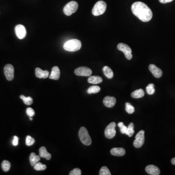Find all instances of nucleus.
<instances>
[{
    "label": "nucleus",
    "instance_id": "f257e3e1",
    "mask_svg": "<svg viewBox=\"0 0 175 175\" xmlns=\"http://www.w3.org/2000/svg\"><path fill=\"white\" fill-rule=\"evenodd\" d=\"M131 10L134 15L142 22H149L152 18V12L150 8L141 2H136L132 4Z\"/></svg>",
    "mask_w": 175,
    "mask_h": 175
},
{
    "label": "nucleus",
    "instance_id": "f03ea898",
    "mask_svg": "<svg viewBox=\"0 0 175 175\" xmlns=\"http://www.w3.org/2000/svg\"><path fill=\"white\" fill-rule=\"evenodd\" d=\"M82 46L81 42L77 39H70L66 42L63 48L69 52H76L80 49Z\"/></svg>",
    "mask_w": 175,
    "mask_h": 175
},
{
    "label": "nucleus",
    "instance_id": "7ed1b4c3",
    "mask_svg": "<svg viewBox=\"0 0 175 175\" xmlns=\"http://www.w3.org/2000/svg\"><path fill=\"white\" fill-rule=\"evenodd\" d=\"M78 136L82 144L85 145H89L92 144V139L87 129L84 127H82L80 129Z\"/></svg>",
    "mask_w": 175,
    "mask_h": 175
},
{
    "label": "nucleus",
    "instance_id": "20e7f679",
    "mask_svg": "<svg viewBox=\"0 0 175 175\" xmlns=\"http://www.w3.org/2000/svg\"><path fill=\"white\" fill-rule=\"evenodd\" d=\"M107 4L103 1L97 2L93 6L92 10V14L95 16L101 15L106 11Z\"/></svg>",
    "mask_w": 175,
    "mask_h": 175
},
{
    "label": "nucleus",
    "instance_id": "39448f33",
    "mask_svg": "<svg viewBox=\"0 0 175 175\" xmlns=\"http://www.w3.org/2000/svg\"><path fill=\"white\" fill-rule=\"evenodd\" d=\"M78 4L76 1H71L64 6L63 12L66 15L71 16L77 11L78 9Z\"/></svg>",
    "mask_w": 175,
    "mask_h": 175
},
{
    "label": "nucleus",
    "instance_id": "423d86ee",
    "mask_svg": "<svg viewBox=\"0 0 175 175\" xmlns=\"http://www.w3.org/2000/svg\"><path fill=\"white\" fill-rule=\"evenodd\" d=\"M116 124L115 122H111L106 127L105 130V135L107 138L111 139L114 138L116 135Z\"/></svg>",
    "mask_w": 175,
    "mask_h": 175
},
{
    "label": "nucleus",
    "instance_id": "0eeeda50",
    "mask_svg": "<svg viewBox=\"0 0 175 175\" xmlns=\"http://www.w3.org/2000/svg\"><path fill=\"white\" fill-rule=\"evenodd\" d=\"M117 49L124 53L127 59L130 60L132 58V50L127 44L123 43H119L117 46Z\"/></svg>",
    "mask_w": 175,
    "mask_h": 175
},
{
    "label": "nucleus",
    "instance_id": "6e6552de",
    "mask_svg": "<svg viewBox=\"0 0 175 175\" xmlns=\"http://www.w3.org/2000/svg\"><path fill=\"white\" fill-rule=\"evenodd\" d=\"M145 142V131L140 130L135 136L133 145L136 148H140L143 145Z\"/></svg>",
    "mask_w": 175,
    "mask_h": 175
},
{
    "label": "nucleus",
    "instance_id": "1a4fd4ad",
    "mask_svg": "<svg viewBox=\"0 0 175 175\" xmlns=\"http://www.w3.org/2000/svg\"><path fill=\"white\" fill-rule=\"evenodd\" d=\"M74 73L78 76H82V77H89L92 74V71L91 69L87 67H80L77 68Z\"/></svg>",
    "mask_w": 175,
    "mask_h": 175
},
{
    "label": "nucleus",
    "instance_id": "9d476101",
    "mask_svg": "<svg viewBox=\"0 0 175 175\" xmlns=\"http://www.w3.org/2000/svg\"><path fill=\"white\" fill-rule=\"evenodd\" d=\"M4 73L8 80H12L14 77V67L10 64H6L4 67Z\"/></svg>",
    "mask_w": 175,
    "mask_h": 175
},
{
    "label": "nucleus",
    "instance_id": "9b49d317",
    "mask_svg": "<svg viewBox=\"0 0 175 175\" xmlns=\"http://www.w3.org/2000/svg\"><path fill=\"white\" fill-rule=\"evenodd\" d=\"M15 31L17 37L19 39H24L27 35V30L25 27L22 24H18L15 28Z\"/></svg>",
    "mask_w": 175,
    "mask_h": 175
},
{
    "label": "nucleus",
    "instance_id": "f8f14e48",
    "mask_svg": "<svg viewBox=\"0 0 175 175\" xmlns=\"http://www.w3.org/2000/svg\"><path fill=\"white\" fill-rule=\"evenodd\" d=\"M149 70L153 75L156 78H160L163 75V72L161 70L157 67L155 65L150 64L149 66Z\"/></svg>",
    "mask_w": 175,
    "mask_h": 175
},
{
    "label": "nucleus",
    "instance_id": "ddd939ff",
    "mask_svg": "<svg viewBox=\"0 0 175 175\" xmlns=\"http://www.w3.org/2000/svg\"><path fill=\"white\" fill-rule=\"evenodd\" d=\"M116 100L114 97L107 96L103 99V103L105 106L108 108L114 107L116 104Z\"/></svg>",
    "mask_w": 175,
    "mask_h": 175
},
{
    "label": "nucleus",
    "instance_id": "4468645a",
    "mask_svg": "<svg viewBox=\"0 0 175 175\" xmlns=\"http://www.w3.org/2000/svg\"><path fill=\"white\" fill-rule=\"evenodd\" d=\"M145 171L150 175H159L160 174V170L159 168L154 165H149L146 166Z\"/></svg>",
    "mask_w": 175,
    "mask_h": 175
},
{
    "label": "nucleus",
    "instance_id": "2eb2a0df",
    "mask_svg": "<svg viewBox=\"0 0 175 175\" xmlns=\"http://www.w3.org/2000/svg\"><path fill=\"white\" fill-rule=\"evenodd\" d=\"M61 72L58 66L53 67L52 72L49 76L50 79L53 80H58L60 77Z\"/></svg>",
    "mask_w": 175,
    "mask_h": 175
},
{
    "label": "nucleus",
    "instance_id": "dca6fc26",
    "mask_svg": "<svg viewBox=\"0 0 175 175\" xmlns=\"http://www.w3.org/2000/svg\"><path fill=\"white\" fill-rule=\"evenodd\" d=\"M36 76L38 78H46L49 75L48 71H43L40 68H37L35 70Z\"/></svg>",
    "mask_w": 175,
    "mask_h": 175
},
{
    "label": "nucleus",
    "instance_id": "f3484780",
    "mask_svg": "<svg viewBox=\"0 0 175 175\" xmlns=\"http://www.w3.org/2000/svg\"><path fill=\"white\" fill-rule=\"evenodd\" d=\"M111 153L113 156L121 157L125 155L126 151L125 149H123V148H115L111 149Z\"/></svg>",
    "mask_w": 175,
    "mask_h": 175
},
{
    "label": "nucleus",
    "instance_id": "a211bd4d",
    "mask_svg": "<svg viewBox=\"0 0 175 175\" xmlns=\"http://www.w3.org/2000/svg\"><path fill=\"white\" fill-rule=\"evenodd\" d=\"M39 156L42 158H45L47 160H50L52 158V155L48 152L47 149L44 146H42L39 148Z\"/></svg>",
    "mask_w": 175,
    "mask_h": 175
},
{
    "label": "nucleus",
    "instance_id": "6ab92c4d",
    "mask_svg": "<svg viewBox=\"0 0 175 175\" xmlns=\"http://www.w3.org/2000/svg\"><path fill=\"white\" fill-rule=\"evenodd\" d=\"M145 95V92L144 89H137L136 91H134L131 94V97L134 98H140L144 97Z\"/></svg>",
    "mask_w": 175,
    "mask_h": 175
},
{
    "label": "nucleus",
    "instance_id": "aec40b11",
    "mask_svg": "<svg viewBox=\"0 0 175 175\" xmlns=\"http://www.w3.org/2000/svg\"><path fill=\"white\" fill-rule=\"evenodd\" d=\"M103 81L102 77L99 76H91L89 77L88 81L89 83L93 84H97L101 83Z\"/></svg>",
    "mask_w": 175,
    "mask_h": 175
},
{
    "label": "nucleus",
    "instance_id": "412c9836",
    "mask_svg": "<svg viewBox=\"0 0 175 175\" xmlns=\"http://www.w3.org/2000/svg\"><path fill=\"white\" fill-rule=\"evenodd\" d=\"M103 72L104 73L108 79H111L114 77V72L110 67L106 66L103 68Z\"/></svg>",
    "mask_w": 175,
    "mask_h": 175
},
{
    "label": "nucleus",
    "instance_id": "4be33fe9",
    "mask_svg": "<svg viewBox=\"0 0 175 175\" xmlns=\"http://www.w3.org/2000/svg\"><path fill=\"white\" fill-rule=\"evenodd\" d=\"M29 160L31 166H34L36 163L40 161V156L36 155L35 153H31L29 157Z\"/></svg>",
    "mask_w": 175,
    "mask_h": 175
},
{
    "label": "nucleus",
    "instance_id": "5701e85b",
    "mask_svg": "<svg viewBox=\"0 0 175 175\" xmlns=\"http://www.w3.org/2000/svg\"><path fill=\"white\" fill-rule=\"evenodd\" d=\"M1 166L4 172H8L11 167V164L8 161L5 160L2 163Z\"/></svg>",
    "mask_w": 175,
    "mask_h": 175
},
{
    "label": "nucleus",
    "instance_id": "b1692460",
    "mask_svg": "<svg viewBox=\"0 0 175 175\" xmlns=\"http://www.w3.org/2000/svg\"><path fill=\"white\" fill-rule=\"evenodd\" d=\"M134 125L133 123H131L130 125L128 126L127 129V131L126 133V135H128L129 137H131L133 135L134 133Z\"/></svg>",
    "mask_w": 175,
    "mask_h": 175
},
{
    "label": "nucleus",
    "instance_id": "393cba45",
    "mask_svg": "<svg viewBox=\"0 0 175 175\" xmlns=\"http://www.w3.org/2000/svg\"><path fill=\"white\" fill-rule=\"evenodd\" d=\"M100 88L99 86H92L89 87V88L87 90V92L89 94H92V93H96L99 92L100 91Z\"/></svg>",
    "mask_w": 175,
    "mask_h": 175
},
{
    "label": "nucleus",
    "instance_id": "a878e982",
    "mask_svg": "<svg viewBox=\"0 0 175 175\" xmlns=\"http://www.w3.org/2000/svg\"><path fill=\"white\" fill-rule=\"evenodd\" d=\"M20 98L23 100L24 103L27 105H30L33 103V98L30 96L25 97V96L21 95L20 96Z\"/></svg>",
    "mask_w": 175,
    "mask_h": 175
},
{
    "label": "nucleus",
    "instance_id": "bb28decb",
    "mask_svg": "<svg viewBox=\"0 0 175 175\" xmlns=\"http://www.w3.org/2000/svg\"><path fill=\"white\" fill-rule=\"evenodd\" d=\"M46 165L42 164L40 162H38L34 165V168L37 171H42L46 169Z\"/></svg>",
    "mask_w": 175,
    "mask_h": 175
},
{
    "label": "nucleus",
    "instance_id": "cd10ccee",
    "mask_svg": "<svg viewBox=\"0 0 175 175\" xmlns=\"http://www.w3.org/2000/svg\"><path fill=\"white\" fill-rule=\"evenodd\" d=\"M146 92L149 95H153L155 92V85L151 83L148 85L146 88Z\"/></svg>",
    "mask_w": 175,
    "mask_h": 175
},
{
    "label": "nucleus",
    "instance_id": "c85d7f7f",
    "mask_svg": "<svg viewBox=\"0 0 175 175\" xmlns=\"http://www.w3.org/2000/svg\"><path fill=\"white\" fill-rule=\"evenodd\" d=\"M126 111L128 114H131L134 112L135 108L133 106H132V105L130 104V103H126Z\"/></svg>",
    "mask_w": 175,
    "mask_h": 175
},
{
    "label": "nucleus",
    "instance_id": "c756f323",
    "mask_svg": "<svg viewBox=\"0 0 175 175\" xmlns=\"http://www.w3.org/2000/svg\"><path fill=\"white\" fill-rule=\"evenodd\" d=\"M100 175H111V173L108 168L106 166H103L100 170Z\"/></svg>",
    "mask_w": 175,
    "mask_h": 175
},
{
    "label": "nucleus",
    "instance_id": "7c9ffc66",
    "mask_svg": "<svg viewBox=\"0 0 175 175\" xmlns=\"http://www.w3.org/2000/svg\"><path fill=\"white\" fill-rule=\"evenodd\" d=\"M118 126L120 128V131L121 133L123 134H126L127 131V127H126L123 122H119L118 123Z\"/></svg>",
    "mask_w": 175,
    "mask_h": 175
},
{
    "label": "nucleus",
    "instance_id": "2f4dec72",
    "mask_svg": "<svg viewBox=\"0 0 175 175\" xmlns=\"http://www.w3.org/2000/svg\"><path fill=\"white\" fill-rule=\"evenodd\" d=\"M35 142V139L29 135L27 136V138H26V142L25 143L27 146L32 145L34 144Z\"/></svg>",
    "mask_w": 175,
    "mask_h": 175
},
{
    "label": "nucleus",
    "instance_id": "473e14b6",
    "mask_svg": "<svg viewBox=\"0 0 175 175\" xmlns=\"http://www.w3.org/2000/svg\"><path fill=\"white\" fill-rule=\"evenodd\" d=\"M82 174L80 168H74L70 173V175H81Z\"/></svg>",
    "mask_w": 175,
    "mask_h": 175
},
{
    "label": "nucleus",
    "instance_id": "72a5a7b5",
    "mask_svg": "<svg viewBox=\"0 0 175 175\" xmlns=\"http://www.w3.org/2000/svg\"><path fill=\"white\" fill-rule=\"evenodd\" d=\"M27 114L29 117H32L35 115V111L33 108H27Z\"/></svg>",
    "mask_w": 175,
    "mask_h": 175
},
{
    "label": "nucleus",
    "instance_id": "f704fd0d",
    "mask_svg": "<svg viewBox=\"0 0 175 175\" xmlns=\"http://www.w3.org/2000/svg\"><path fill=\"white\" fill-rule=\"evenodd\" d=\"M12 144L13 145H14V146L18 145V144H19V138L17 136H14V139H13V140Z\"/></svg>",
    "mask_w": 175,
    "mask_h": 175
},
{
    "label": "nucleus",
    "instance_id": "c9c22d12",
    "mask_svg": "<svg viewBox=\"0 0 175 175\" xmlns=\"http://www.w3.org/2000/svg\"><path fill=\"white\" fill-rule=\"evenodd\" d=\"M160 3L162 4H166V3H170L172 2L173 0H159Z\"/></svg>",
    "mask_w": 175,
    "mask_h": 175
},
{
    "label": "nucleus",
    "instance_id": "e433bc0d",
    "mask_svg": "<svg viewBox=\"0 0 175 175\" xmlns=\"http://www.w3.org/2000/svg\"><path fill=\"white\" fill-rule=\"evenodd\" d=\"M171 163L173 165H175V157L171 160Z\"/></svg>",
    "mask_w": 175,
    "mask_h": 175
},
{
    "label": "nucleus",
    "instance_id": "4c0bfd02",
    "mask_svg": "<svg viewBox=\"0 0 175 175\" xmlns=\"http://www.w3.org/2000/svg\"><path fill=\"white\" fill-rule=\"evenodd\" d=\"M33 120V118H32V117H30V120Z\"/></svg>",
    "mask_w": 175,
    "mask_h": 175
}]
</instances>
